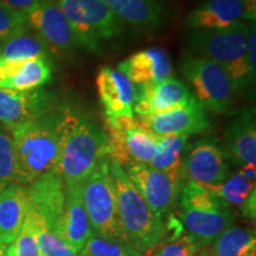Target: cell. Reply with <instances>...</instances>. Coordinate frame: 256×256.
<instances>
[{"instance_id": "obj_1", "label": "cell", "mask_w": 256, "mask_h": 256, "mask_svg": "<svg viewBox=\"0 0 256 256\" xmlns=\"http://www.w3.org/2000/svg\"><path fill=\"white\" fill-rule=\"evenodd\" d=\"M78 115L70 104H58L43 116L8 130L14 148L16 184L26 186L57 171L64 142Z\"/></svg>"}, {"instance_id": "obj_2", "label": "cell", "mask_w": 256, "mask_h": 256, "mask_svg": "<svg viewBox=\"0 0 256 256\" xmlns=\"http://www.w3.org/2000/svg\"><path fill=\"white\" fill-rule=\"evenodd\" d=\"M252 24L242 22L220 30H190L188 34V54L204 57L223 66L236 95H242L255 86L247 57Z\"/></svg>"}, {"instance_id": "obj_3", "label": "cell", "mask_w": 256, "mask_h": 256, "mask_svg": "<svg viewBox=\"0 0 256 256\" xmlns=\"http://www.w3.org/2000/svg\"><path fill=\"white\" fill-rule=\"evenodd\" d=\"M104 159H110L107 133L89 115L80 113L64 142L57 165L66 188H82Z\"/></svg>"}, {"instance_id": "obj_4", "label": "cell", "mask_w": 256, "mask_h": 256, "mask_svg": "<svg viewBox=\"0 0 256 256\" xmlns=\"http://www.w3.org/2000/svg\"><path fill=\"white\" fill-rule=\"evenodd\" d=\"M110 172L121 226L130 247L148 252L164 242L165 222L153 214L124 170L110 160Z\"/></svg>"}, {"instance_id": "obj_5", "label": "cell", "mask_w": 256, "mask_h": 256, "mask_svg": "<svg viewBox=\"0 0 256 256\" xmlns=\"http://www.w3.org/2000/svg\"><path fill=\"white\" fill-rule=\"evenodd\" d=\"M178 197L182 226L200 248L215 242L235 220L229 204L204 185L185 182Z\"/></svg>"}, {"instance_id": "obj_6", "label": "cell", "mask_w": 256, "mask_h": 256, "mask_svg": "<svg viewBox=\"0 0 256 256\" xmlns=\"http://www.w3.org/2000/svg\"><path fill=\"white\" fill-rule=\"evenodd\" d=\"M63 14L72 25L78 46L100 54L104 42L122 34L124 24L104 0H58Z\"/></svg>"}, {"instance_id": "obj_7", "label": "cell", "mask_w": 256, "mask_h": 256, "mask_svg": "<svg viewBox=\"0 0 256 256\" xmlns=\"http://www.w3.org/2000/svg\"><path fill=\"white\" fill-rule=\"evenodd\" d=\"M82 200L94 235L130 246L120 222L110 159H104L83 184Z\"/></svg>"}, {"instance_id": "obj_8", "label": "cell", "mask_w": 256, "mask_h": 256, "mask_svg": "<svg viewBox=\"0 0 256 256\" xmlns=\"http://www.w3.org/2000/svg\"><path fill=\"white\" fill-rule=\"evenodd\" d=\"M180 72L194 90V96L206 110L229 114L235 104V90L228 72L218 63L204 57L184 54Z\"/></svg>"}, {"instance_id": "obj_9", "label": "cell", "mask_w": 256, "mask_h": 256, "mask_svg": "<svg viewBox=\"0 0 256 256\" xmlns=\"http://www.w3.org/2000/svg\"><path fill=\"white\" fill-rule=\"evenodd\" d=\"M230 159L216 138H202L185 147L182 162L183 183H194L210 186L226 182L232 176Z\"/></svg>"}, {"instance_id": "obj_10", "label": "cell", "mask_w": 256, "mask_h": 256, "mask_svg": "<svg viewBox=\"0 0 256 256\" xmlns=\"http://www.w3.org/2000/svg\"><path fill=\"white\" fill-rule=\"evenodd\" d=\"M25 17L28 28L43 40L51 55H70L78 46L72 25L55 0H40Z\"/></svg>"}, {"instance_id": "obj_11", "label": "cell", "mask_w": 256, "mask_h": 256, "mask_svg": "<svg viewBox=\"0 0 256 256\" xmlns=\"http://www.w3.org/2000/svg\"><path fill=\"white\" fill-rule=\"evenodd\" d=\"M60 90L34 89L16 92L0 89V124L11 130L43 116L60 102Z\"/></svg>"}, {"instance_id": "obj_12", "label": "cell", "mask_w": 256, "mask_h": 256, "mask_svg": "<svg viewBox=\"0 0 256 256\" xmlns=\"http://www.w3.org/2000/svg\"><path fill=\"white\" fill-rule=\"evenodd\" d=\"M256 0H204L184 19L188 30H220L248 22L255 23Z\"/></svg>"}, {"instance_id": "obj_13", "label": "cell", "mask_w": 256, "mask_h": 256, "mask_svg": "<svg viewBox=\"0 0 256 256\" xmlns=\"http://www.w3.org/2000/svg\"><path fill=\"white\" fill-rule=\"evenodd\" d=\"M124 172L153 214L164 220L174 210L182 185L166 172L147 164H133Z\"/></svg>"}, {"instance_id": "obj_14", "label": "cell", "mask_w": 256, "mask_h": 256, "mask_svg": "<svg viewBox=\"0 0 256 256\" xmlns=\"http://www.w3.org/2000/svg\"><path fill=\"white\" fill-rule=\"evenodd\" d=\"M28 211L60 236L66 211V185L58 171L43 174L28 188Z\"/></svg>"}, {"instance_id": "obj_15", "label": "cell", "mask_w": 256, "mask_h": 256, "mask_svg": "<svg viewBox=\"0 0 256 256\" xmlns=\"http://www.w3.org/2000/svg\"><path fill=\"white\" fill-rule=\"evenodd\" d=\"M139 122L156 136H184L202 134L211 128L209 113L197 98L190 104L151 116L138 118Z\"/></svg>"}, {"instance_id": "obj_16", "label": "cell", "mask_w": 256, "mask_h": 256, "mask_svg": "<svg viewBox=\"0 0 256 256\" xmlns=\"http://www.w3.org/2000/svg\"><path fill=\"white\" fill-rule=\"evenodd\" d=\"M96 88L106 118L134 116L138 88L124 72L110 66H102L96 76Z\"/></svg>"}, {"instance_id": "obj_17", "label": "cell", "mask_w": 256, "mask_h": 256, "mask_svg": "<svg viewBox=\"0 0 256 256\" xmlns=\"http://www.w3.org/2000/svg\"><path fill=\"white\" fill-rule=\"evenodd\" d=\"M196 98L190 87L179 78H171L154 87L138 89V98L133 112L138 118L178 110L190 104Z\"/></svg>"}, {"instance_id": "obj_18", "label": "cell", "mask_w": 256, "mask_h": 256, "mask_svg": "<svg viewBox=\"0 0 256 256\" xmlns=\"http://www.w3.org/2000/svg\"><path fill=\"white\" fill-rule=\"evenodd\" d=\"M134 86L154 87L174 78V68L168 54L162 48L138 51L118 66Z\"/></svg>"}, {"instance_id": "obj_19", "label": "cell", "mask_w": 256, "mask_h": 256, "mask_svg": "<svg viewBox=\"0 0 256 256\" xmlns=\"http://www.w3.org/2000/svg\"><path fill=\"white\" fill-rule=\"evenodd\" d=\"M52 78L50 58H0V89L28 92L40 89Z\"/></svg>"}, {"instance_id": "obj_20", "label": "cell", "mask_w": 256, "mask_h": 256, "mask_svg": "<svg viewBox=\"0 0 256 256\" xmlns=\"http://www.w3.org/2000/svg\"><path fill=\"white\" fill-rule=\"evenodd\" d=\"M230 162L238 166L256 165V119L254 107L244 108L236 115L224 133Z\"/></svg>"}, {"instance_id": "obj_21", "label": "cell", "mask_w": 256, "mask_h": 256, "mask_svg": "<svg viewBox=\"0 0 256 256\" xmlns=\"http://www.w3.org/2000/svg\"><path fill=\"white\" fill-rule=\"evenodd\" d=\"M28 211V188L11 184L0 192V246L8 247L23 228Z\"/></svg>"}, {"instance_id": "obj_22", "label": "cell", "mask_w": 256, "mask_h": 256, "mask_svg": "<svg viewBox=\"0 0 256 256\" xmlns=\"http://www.w3.org/2000/svg\"><path fill=\"white\" fill-rule=\"evenodd\" d=\"M124 24L138 30L159 28L166 16L165 0H104Z\"/></svg>"}, {"instance_id": "obj_23", "label": "cell", "mask_w": 256, "mask_h": 256, "mask_svg": "<svg viewBox=\"0 0 256 256\" xmlns=\"http://www.w3.org/2000/svg\"><path fill=\"white\" fill-rule=\"evenodd\" d=\"M66 211L60 230V238L64 240L80 255L92 230L82 200V188H66Z\"/></svg>"}, {"instance_id": "obj_24", "label": "cell", "mask_w": 256, "mask_h": 256, "mask_svg": "<svg viewBox=\"0 0 256 256\" xmlns=\"http://www.w3.org/2000/svg\"><path fill=\"white\" fill-rule=\"evenodd\" d=\"M188 140V136H160L158 152L148 165L166 172L174 182L183 185L182 162Z\"/></svg>"}, {"instance_id": "obj_25", "label": "cell", "mask_w": 256, "mask_h": 256, "mask_svg": "<svg viewBox=\"0 0 256 256\" xmlns=\"http://www.w3.org/2000/svg\"><path fill=\"white\" fill-rule=\"evenodd\" d=\"M50 56L49 48L37 34L31 32V28L2 42L0 58L2 60L50 58Z\"/></svg>"}, {"instance_id": "obj_26", "label": "cell", "mask_w": 256, "mask_h": 256, "mask_svg": "<svg viewBox=\"0 0 256 256\" xmlns=\"http://www.w3.org/2000/svg\"><path fill=\"white\" fill-rule=\"evenodd\" d=\"M212 250L216 256L256 255L255 232L232 226L215 240Z\"/></svg>"}, {"instance_id": "obj_27", "label": "cell", "mask_w": 256, "mask_h": 256, "mask_svg": "<svg viewBox=\"0 0 256 256\" xmlns=\"http://www.w3.org/2000/svg\"><path fill=\"white\" fill-rule=\"evenodd\" d=\"M214 194H217L220 200H223L229 206H244L246 200H248L249 194L255 190V183H252L243 176L241 172L232 174L230 178L223 184L210 185L206 186Z\"/></svg>"}, {"instance_id": "obj_28", "label": "cell", "mask_w": 256, "mask_h": 256, "mask_svg": "<svg viewBox=\"0 0 256 256\" xmlns=\"http://www.w3.org/2000/svg\"><path fill=\"white\" fill-rule=\"evenodd\" d=\"M28 212L34 220V228H36L37 243L40 256H80L68 243L51 232L40 220L32 215L30 211Z\"/></svg>"}, {"instance_id": "obj_29", "label": "cell", "mask_w": 256, "mask_h": 256, "mask_svg": "<svg viewBox=\"0 0 256 256\" xmlns=\"http://www.w3.org/2000/svg\"><path fill=\"white\" fill-rule=\"evenodd\" d=\"M80 256H144L142 252L124 243L108 241L92 235L89 238Z\"/></svg>"}, {"instance_id": "obj_30", "label": "cell", "mask_w": 256, "mask_h": 256, "mask_svg": "<svg viewBox=\"0 0 256 256\" xmlns=\"http://www.w3.org/2000/svg\"><path fill=\"white\" fill-rule=\"evenodd\" d=\"M6 256H40L36 228L28 212L18 236L6 247Z\"/></svg>"}, {"instance_id": "obj_31", "label": "cell", "mask_w": 256, "mask_h": 256, "mask_svg": "<svg viewBox=\"0 0 256 256\" xmlns=\"http://www.w3.org/2000/svg\"><path fill=\"white\" fill-rule=\"evenodd\" d=\"M16 158L12 136L0 127V192L14 184Z\"/></svg>"}, {"instance_id": "obj_32", "label": "cell", "mask_w": 256, "mask_h": 256, "mask_svg": "<svg viewBox=\"0 0 256 256\" xmlns=\"http://www.w3.org/2000/svg\"><path fill=\"white\" fill-rule=\"evenodd\" d=\"M200 247L188 235H180L168 243H160L147 252L151 256H194Z\"/></svg>"}, {"instance_id": "obj_33", "label": "cell", "mask_w": 256, "mask_h": 256, "mask_svg": "<svg viewBox=\"0 0 256 256\" xmlns=\"http://www.w3.org/2000/svg\"><path fill=\"white\" fill-rule=\"evenodd\" d=\"M30 30L26 17L18 14L0 2V40H4Z\"/></svg>"}, {"instance_id": "obj_34", "label": "cell", "mask_w": 256, "mask_h": 256, "mask_svg": "<svg viewBox=\"0 0 256 256\" xmlns=\"http://www.w3.org/2000/svg\"><path fill=\"white\" fill-rule=\"evenodd\" d=\"M0 2L14 11L25 16L40 0H0Z\"/></svg>"}, {"instance_id": "obj_35", "label": "cell", "mask_w": 256, "mask_h": 256, "mask_svg": "<svg viewBox=\"0 0 256 256\" xmlns=\"http://www.w3.org/2000/svg\"><path fill=\"white\" fill-rule=\"evenodd\" d=\"M256 197H255V190L252 192L250 194H249L248 200H246L244 206H243L241 209H242V214L244 215L247 218H249L250 220L252 226V229H255V211H256Z\"/></svg>"}, {"instance_id": "obj_36", "label": "cell", "mask_w": 256, "mask_h": 256, "mask_svg": "<svg viewBox=\"0 0 256 256\" xmlns=\"http://www.w3.org/2000/svg\"><path fill=\"white\" fill-rule=\"evenodd\" d=\"M240 172L248 180H250L252 183H255V177H256V165H246L242 166Z\"/></svg>"}, {"instance_id": "obj_37", "label": "cell", "mask_w": 256, "mask_h": 256, "mask_svg": "<svg viewBox=\"0 0 256 256\" xmlns=\"http://www.w3.org/2000/svg\"><path fill=\"white\" fill-rule=\"evenodd\" d=\"M194 256H216L212 249L210 248H204V249H198L197 254Z\"/></svg>"}, {"instance_id": "obj_38", "label": "cell", "mask_w": 256, "mask_h": 256, "mask_svg": "<svg viewBox=\"0 0 256 256\" xmlns=\"http://www.w3.org/2000/svg\"><path fill=\"white\" fill-rule=\"evenodd\" d=\"M0 256H6V247L0 246Z\"/></svg>"}, {"instance_id": "obj_39", "label": "cell", "mask_w": 256, "mask_h": 256, "mask_svg": "<svg viewBox=\"0 0 256 256\" xmlns=\"http://www.w3.org/2000/svg\"><path fill=\"white\" fill-rule=\"evenodd\" d=\"M2 40H0V51H2Z\"/></svg>"}, {"instance_id": "obj_40", "label": "cell", "mask_w": 256, "mask_h": 256, "mask_svg": "<svg viewBox=\"0 0 256 256\" xmlns=\"http://www.w3.org/2000/svg\"><path fill=\"white\" fill-rule=\"evenodd\" d=\"M55 2H58V0H55Z\"/></svg>"}, {"instance_id": "obj_41", "label": "cell", "mask_w": 256, "mask_h": 256, "mask_svg": "<svg viewBox=\"0 0 256 256\" xmlns=\"http://www.w3.org/2000/svg\"><path fill=\"white\" fill-rule=\"evenodd\" d=\"M252 256H256V255H252Z\"/></svg>"}]
</instances>
